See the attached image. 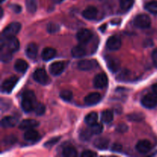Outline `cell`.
<instances>
[{
	"label": "cell",
	"mask_w": 157,
	"mask_h": 157,
	"mask_svg": "<svg viewBox=\"0 0 157 157\" xmlns=\"http://www.w3.org/2000/svg\"><path fill=\"white\" fill-rule=\"evenodd\" d=\"M36 97H35V93L31 90L25 91L22 95V99H21V108L23 111L26 113L32 111L35 109L36 103Z\"/></svg>",
	"instance_id": "1"
},
{
	"label": "cell",
	"mask_w": 157,
	"mask_h": 157,
	"mask_svg": "<svg viewBox=\"0 0 157 157\" xmlns=\"http://www.w3.org/2000/svg\"><path fill=\"white\" fill-rule=\"evenodd\" d=\"M19 41L15 37L9 38H3L1 41V48H5L12 53H15L19 49Z\"/></svg>",
	"instance_id": "2"
},
{
	"label": "cell",
	"mask_w": 157,
	"mask_h": 157,
	"mask_svg": "<svg viewBox=\"0 0 157 157\" xmlns=\"http://www.w3.org/2000/svg\"><path fill=\"white\" fill-rule=\"evenodd\" d=\"M21 24L19 22H12L8 25L2 32V38H9L15 37V35L21 30Z\"/></svg>",
	"instance_id": "3"
},
{
	"label": "cell",
	"mask_w": 157,
	"mask_h": 157,
	"mask_svg": "<svg viewBox=\"0 0 157 157\" xmlns=\"http://www.w3.org/2000/svg\"><path fill=\"white\" fill-rule=\"evenodd\" d=\"M133 23L140 29H147L151 25V19L147 14H140L135 18Z\"/></svg>",
	"instance_id": "4"
},
{
	"label": "cell",
	"mask_w": 157,
	"mask_h": 157,
	"mask_svg": "<svg viewBox=\"0 0 157 157\" xmlns=\"http://www.w3.org/2000/svg\"><path fill=\"white\" fill-rule=\"evenodd\" d=\"M18 81V78L15 76L10 77V78H8V79L5 80L2 82V92L6 94L11 93V92L12 91V90H13L14 87H15V85H16Z\"/></svg>",
	"instance_id": "5"
},
{
	"label": "cell",
	"mask_w": 157,
	"mask_h": 157,
	"mask_svg": "<svg viewBox=\"0 0 157 157\" xmlns=\"http://www.w3.org/2000/svg\"><path fill=\"white\" fill-rule=\"evenodd\" d=\"M141 104L147 109L154 108L157 105V95L154 93L145 95L141 100Z\"/></svg>",
	"instance_id": "6"
},
{
	"label": "cell",
	"mask_w": 157,
	"mask_h": 157,
	"mask_svg": "<svg viewBox=\"0 0 157 157\" xmlns=\"http://www.w3.org/2000/svg\"><path fill=\"white\" fill-rule=\"evenodd\" d=\"M33 78L36 82L43 84V85H45L50 81L46 71L44 69L41 68H38L35 70V71L33 74Z\"/></svg>",
	"instance_id": "7"
},
{
	"label": "cell",
	"mask_w": 157,
	"mask_h": 157,
	"mask_svg": "<svg viewBox=\"0 0 157 157\" xmlns=\"http://www.w3.org/2000/svg\"><path fill=\"white\" fill-rule=\"evenodd\" d=\"M93 37V34L89 29H81L77 34V39L79 41L80 44H87L91 40Z\"/></svg>",
	"instance_id": "8"
},
{
	"label": "cell",
	"mask_w": 157,
	"mask_h": 157,
	"mask_svg": "<svg viewBox=\"0 0 157 157\" xmlns=\"http://www.w3.org/2000/svg\"><path fill=\"white\" fill-rule=\"evenodd\" d=\"M98 66V61L94 59L81 60L78 63V67L81 71H90L96 68Z\"/></svg>",
	"instance_id": "9"
},
{
	"label": "cell",
	"mask_w": 157,
	"mask_h": 157,
	"mask_svg": "<svg viewBox=\"0 0 157 157\" xmlns=\"http://www.w3.org/2000/svg\"><path fill=\"white\" fill-rule=\"evenodd\" d=\"M107 66L109 70L113 73L117 72L121 68V61L118 58L112 56H107L105 58Z\"/></svg>",
	"instance_id": "10"
},
{
	"label": "cell",
	"mask_w": 157,
	"mask_h": 157,
	"mask_svg": "<svg viewBox=\"0 0 157 157\" xmlns=\"http://www.w3.org/2000/svg\"><path fill=\"white\" fill-rule=\"evenodd\" d=\"M122 41L120 37L113 35L110 37L107 41V48L110 51H117L121 48Z\"/></svg>",
	"instance_id": "11"
},
{
	"label": "cell",
	"mask_w": 157,
	"mask_h": 157,
	"mask_svg": "<svg viewBox=\"0 0 157 157\" xmlns=\"http://www.w3.org/2000/svg\"><path fill=\"white\" fill-rule=\"evenodd\" d=\"M93 83L94 86L96 88H104V87L107 86V83H108V78H107V76L106 75V74H98V75H97L96 76H95V78H94Z\"/></svg>",
	"instance_id": "12"
},
{
	"label": "cell",
	"mask_w": 157,
	"mask_h": 157,
	"mask_svg": "<svg viewBox=\"0 0 157 157\" xmlns=\"http://www.w3.org/2000/svg\"><path fill=\"white\" fill-rule=\"evenodd\" d=\"M152 148H153V145L147 140H140L136 145V150L139 153H143V154H146V153H149L152 150Z\"/></svg>",
	"instance_id": "13"
},
{
	"label": "cell",
	"mask_w": 157,
	"mask_h": 157,
	"mask_svg": "<svg viewBox=\"0 0 157 157\" xmlns=\"http://www.w3.org/2000/svg\"><path fill=\"white\" fill-rule=\"evenodd\" d=\"M64 67H65V64L63 61H55L50 65L49 71L54 76H58L64 71Z\"/></svg>",
	"instance_id": "14"
},
{
	"label": "cell",
	"mask_w": 157,
	"mask_h": 157,
	"mask_svg": "<svg viewBox=\"0 0 157 157\" xmlns=\"http://www.w3.org/2000/svg\"><path fill=\"white\" fill-rule=\"evenodd\" d=\"M101 96L98 92H93V93L89 94L87 96L84 98V102L87 106H94L95 104H98L101 101Z\"/></svg>",
	"instance_id": "15"
},
{
	"label": "cell",
	"mask_w": 157,
	"mask_h": 157,
	"mask_svg": "<svg viewBox=\"0 0 157 157\" xmlns=\"http://www.w3.org/2000/svg\"><path fill=\"white\" fill-rule=\"evenodd\" d=\"M39 125V123L33 119H27L21 121L19 124V128L21 130H28L31 129H34Z\"/></svg>",
	"instance_id": "16"
},
{
	"label": "cell",
	"mask_w": 157,
	"mask_h": 157,
	"mask_svg": "<svg viewBox=\"0 0 157 157\" xmlns=\"http://www.w3.org/2000/svg\"><path fill=\"white\" fill-rule=\"evenodd\" d=\"M98 15V9L94 6H88L82 12V15L84 18L87 20L94 19Z\"/></svg>",
	"instance_id": "17"
},
{
	"label": "cell",
	"mask_w": 157,
	"mask_h": 157,
	"mask_svg": "<svg viewBox=\"0 0 157 157\" xmlns=\"http://www.w3.org/2000/svg\"><path fill=\"white\" fill-rule=\"evenodd\" d=\"M25 54L30 59H35L38 55V47L35 43H30L27 45L25 49Z\"/></svg>",
	"instance_id": "18"
},
{
	"label": "cell",
	"mask_w": 157,
	"mask_h": 157,
	"mask_svg": "<svg viewBox=\"0 0 157 157\" xmlns=\"http://www.w3.org/2000/svg\"><path fill=\"white\" fill-rule=\"evenodd\" d=\"M86 54H87V50L82 44L76 45L71 50V55L74 58H81V57H84Z\"/></svg>",
	"instance_id": "19"
},
{
	"label": "cell",
	"mask_w": 157,
	"mask_h": 157,
	"mask_svg": "<svg viewBox=\"0 0 157 157\" xmlns=\"http://www.w3.org/2000/svg\"><path fill=\"white\" fill-rule=\"evenodd\" d=\"M56 55V50L53 48H45L41 52V58L44 61H50Z\"/></svg>",
	"instance_id": "20"
},
{
	"label": "cell",
	"mask_w": 157,
	"mask_h": 157,
	"mask_svg": "<svg viewBox=\"0 0 157 157\" xmlns=\"http://www.w3.org/2000/svg\"><path fill=\"white\" fill-rule=\"evenodd\" d=\"M17 124V120L15 119L13 117H5L4 118H2L1 121V125L2 127H4V128H11V127H13L16 125Z\"/></svg>",
	"instance_id": "21"
},
{
	"label": "cell",
	"mask_w": 157,
	"mask_h": 157,
	"mask_svg": "<svg viewBox=\"0 0 157 157\" xmlns=\"http://www.w3.org/2000/svg\"><path fill=\"white\" fill-rule=\"evenodd\" d=\"M14 67L16 71L20 72V73H25L29 67V64L25 60L18 59L14 64Z\"/></svg>",
	"instance_id": "22"
},
{
	"label": "cell",
	"mask_w": 157,
	"mask_h": 157,
	"mask_svg": "<svg viewBox=\"0 0 157 157\" xmlns=\"http://www.w3.org/2000/svg\"><path fill=\"white\" fill-rule=\"evenodd\" d=\"M94 145L99 150H107L109 147V140L104 137L98 138L94 142Z\"/></svg>",
	"instance_id": "23"
},
{
	"label": "cell",
	"mask_w": 157,
	"mask_h": 157,
	"mask_svg": "<svg viewBox=\"0 0 157 157\" xmlns=\"http://www.w3.org/2000/svg\"><path fill=\"white\" fill-rule=\"evenodd\" d=\"M39 137V133L38 131H36L34 129H31V130H28L25 133H24V139L25 140L29 141V142H32V141L36 140Z\"/></svg>",
	"instance_id": "24"
},
{
	"label": "cell",
	"mask_w": 157,
	"mask_h": 157,
	"mask_svg": "<svg viewBox=\"0 0 157 157\" xmlns=\"http://www.w3.org/2000/svg\"><path fill=\"white\" fill-rule=\"evenodd\" d=\"M113 120V113L110 110H104L101 113V121L104 124H110Z\"/></svg>",
	"instance_id": "25"
},
{
	"label": "cell",
	"mask_w": 157,
	"mask_h": 157,
	"mask_svg": "<svg viewBox=\"0 0 157 157\" xmlns=\"http://www.w3.org/2000/svg\"><path fill=\"white\" fill-rule=\"evenodd\" d=\"M98 114H97V113L92 112V113H88V114L85 117V118H84V122H85L86 124H87L88 126H91L98 123Z\"/></svg>",
	"instance_id": "26"
},
{
	"label": "cell",
	"mask_w": 157,
	"mask_h": 157,
	"mask_svg": "<svg viewBox=\"0 0 157 157\" xmlns=\"http://www.w3.org/2000/svg\"><path fill=\"white\" fill-rule=\"evenodd\" d=\"M87 130L90 133V134L91 136L93 135H98L100 134L101 132L103 131V126L101 124H95L94 125L89 126V127L87 128Z\"/></svg>",
	"instance_id": "27"
},
{
	"label": "cell",
	"mask_w": 157,
	"mask_h": 157,
	"mask_svg": "<svg viewBox=\"0 0 157 157\" xmlns=\"http://www.w3.org/2000/svg\"><path fill=\"white\" fill-rule=\"evenodd\" d=\"M25 6L27 11L29 13H35L38 8L37 0H26Z\"/></svg>",
	"instance_id": "28"
},
{
	"label": "cell",
	"mask_w": 157,
	"mask_h": 157,
	"mask_svg": "<svg viewBox=\"0 0 157 157\" xmlns=\"http://www.w3.org/2000/svg\"><path fill=\"white\" fill-rule=\"evenodd\" d=\"M62 155L65 157H76L78 156V153L74 147H67L63 150Z\"/></svg>",
	"instance_id": "29"
},
{
	"label": "cell",
	"mask_w": 157,
	"mask_h": 157,
	"mask_svg": "<svg viewBox=\"0 0 157 157\" xmlns=\"http://www.w3.org/2000/svg\"><path fill=\"white\" fill-rule=\"evenodd\" d=\"M133 0H121L120 1V6L123 10H129L133 6Z\"/></svg>",
	"instance_id": "30"
},
{
	"label": "cell",
	"mask_w": 157,
	"mask_h": 157,
	"mask_svg": "<svg viewBox=\"0 0 157 157\" xmlns=\"http://www.w3.org/2000/svg\"><path fill=\"white\" fill-rule=\"evenodd\" d=\"M60 97H61V98L63 101L68 102L73 98V94H72V92L71 90H64L60 93Z\"/></svg>",
	"instance_id": "31"
},
{
	"label": "cell",
	"mask_w": 157,
	"mask_h": 157,
	"mask_svg": "<svg viewBox=\"0 0 157 157\" xmlns=\"http://www.w3.org/2000/svg\"><path fill=\"white\" fill-rule=\"evenodd\" d=\"M146 9L152 14L157 15V1H151L147 3Z\"/></svg>",
	"instance_id": "32"
},
{
	"label": "cell",
	"mask_w": 157,
	"mask_h": 157,
	"mask_svg": "<svg viewBox=\"0 0 157 157\" xmlns=\"http://www.w3.org/2000/svg\"><path fill=\"white\" fill-rule=\"evenodd\" d=\"M12 58V53L8 50L4 51V49H1V60L4 62L9 61Z\"/></svg>",
	"instance_id": "33"
},
{
	"label": "cell",
	"mask_w": 157,
	"mask_h": 157,
	"mask_svg": "<svg viewBox=\"0 0 157 157\" xmlns=\"http://www.w3.org/2000/svg\"><path fill=\"white\" fill-rule=\"evenodd\" d=\"M59 30H60V26L59 25L57 24V23L51 22L49 23L47 26L48 32H49V33L51 34L56 33V32H58Z\"/></svg>",
	"instance_id": "34"
},
{
	"label": "cell",
	"mask_w": 157,
	"mask_h": 157,
	"mask_svg": "<svg viewBox=\"0 0 157 157\" xmlns=\"http://www.w3.org/2000/svg\"><path fill=\"white\" fill-rule=\"evenodd\" d=\"M34 111H35L36 115L41 116V115L44 114V112H45V107H44V104H41V103H38V104H37L36 105H35Z\"/></svg>",
	"instance_id": "35"
},
{
	"label": "cell",
	"mask_w": 157,
	"mask_h": 157,
	"mask_svg": "<svg viewBox=\"0 0 157 157\" xmlns=\"http://www.w3.org/2000/svg\"><path fill=\"white\" fill-rule=\"evenodd\" d=\"M130 121H142L144 118V116L143 113H132L127 117Z\"/></svg>",
	"instance_id": "36"
},
{
	"label": "cell",
	"mask_w": 157,
	"mask_h": 157,
	"mask_svg": "<svg viewBox=\"0 0 157 157\" xmlns=\"http://www.w3.org/2000/svg\"><path fill=\"white\" fill-rule=\"evenodd\" d=\"M58 140H59V137L52 138V140L47 141V142L44 144V147H48V148H51V147H53L54 145H55V144H57V143L58 142Z\"/></svg>",
	"instance_id": "37"
},
{
	"label": "cell",
	"mask_w": 157,
	"mask_h": 157,
	"mask_svg": "<svg viewBox=\"0 0 157 157\" xmlns=\"http://www.w3.org/2000/svg\"><path fill=\"white\" fill-rule=\"evenodd\" d=\"M98 154L95 152L90 151V150H85V151H84L81 153V156L82 157H93L96 156Z\"/></svg>",
	"instance_id": "38"
},
{
	"label": "cell",
	"mask_w": 157,
	"mask_h": 157,
	"mask_svg": "<svg viewBox=\"0 0 157 157\" xmlns=\"http://www.w3.org/2000/svg\"><path fill=\"white\" fill-rule=\"evenodd\" d=\"M16 141V138L14 136H10L6 137L4 140V142L6 143V144H13Z\"/></svg>",
	"instance_id": "39"
},
{
	"label": "cell",
	"mask_w": 157,
	"mask_h": 157,
	"mask_svg": "<svg viewBox=\"0 0 157 157\" xmlns=\"http://www.w3.org/2000/svg\"><path fill=\"white\" fill-rule=\"evenodd\" d=\"M122 150V146L120 144H114L111 147L112 152H121Z\"/></svg>",
	"instance_id": "40"
},
{
	"label": "cell",
	"mask_w": 157,
	"mask_h": 157,
	"mask_svg": "<svg viewBox=\"0 0 157 157\" xmlns=\"http://www.w3.org/2000/svg\"><path fill=\"white\" fill-rule=\"evenodd\" d=\"M127 130H128V128L125 124H120L117 127V131L120 133H125Z\"/></svg>",
	"instance_id": "41"
},
{
	"label": "cell",
	"mask_w": 157,
	"mask_h": 157,
	"mask_svg": "<svg viewBox=\"0 0 157 157\" xmlns=\"http://www.w3.org/2000/svg\"><path fill=\"white\" fill-rule=\"evenodd\" d=\"M152 59H153L155 65L157 66V48L153 50V53H152Z\"/></svg>",
	"instance_id": "42"
},
{
	"label": "cell",
	"mask_w": 157,
	"mask_h": 157,
	"mask_svg": "<svg viewBox=\"0 0 157 157\" xmlns=\"http://www.w3.org/2000/svg\"><path fill=\"white\" fill-rule=\"evenodd\" d=\"M11 8L16 13H18V12H20L21 11V7L20 6H18V5H13V6H11Z\"/></svg>",
	"instance_id": "43"
},
{
	"label": "cell",
	"mask_w": 157,
	"mask_h": 157,
	"mask_svg": "<svg viewBox=\"0 0 157 157\" xmlns=\"http://www.w3.org/2000/svg\"><path fill=\"white\" fill-rule=\"evenodd\" d=\"M152 89H153V91L155 94L157 95V83L156 84H153V87H152Z\"/></svg>",
	"instance_id": "44"
},
{
	"label": "cell",
	"mask_w": 157,
	"mask_h": 157,
	"mask_svg": "<svg viewBox=\"0 0 157 157\" xmlns=\"http://www.w3.org/2000/svg\"><path fill=\"white\" fill-rule=\"evenodd\" d=\"M106 28H107V25H102L101 28H100V29H101V32H104V31L106 30Z\"/></svg>",
	"instance_id": "45"
},
{
	"label": "cell",
	"mask_w": 157,
	"mask_h": 157,
	"mask_svg": "<svg viewBox=\"0 0 157 157\" xmlns=\"http://www.w3.org/2000/svg\"><path fill=\"white\" fill-rule=\"evenodd\" d=\"M54 1H55L56 3H61V2H62L64 0H54Z\"/></svg>",
	"instance_id": "46"
},
{
	"label": "cell",
	"mask_w": 157,
	"mask_h": 157,
	"mask_svg": "<svg viewBox=\"0 0 157 157\" xmlns=\"http://www.w3.org/2000/svg\"><path fill=\"white\" fill-rule=\"evenodd\" d=\"M2 15H3V10L2 9H1V17H2Z\"/></svg>",
	"instance_id": "47"
},
{
	"label": "cell",
	"mask_w": 157,
	"mask_h": 157,
	"mask_svg": "<svg viewBox=\"0 0 157 157\" xmlns=\"http://www.w3.org/2000/svg\"><path fill=\"white\" fill-rule=\"evenodd\" d=\"M5 1H6V0H1V2H2H2H4Z\"/></svg>",
	"instance_id": "48"
}]
</instances>
